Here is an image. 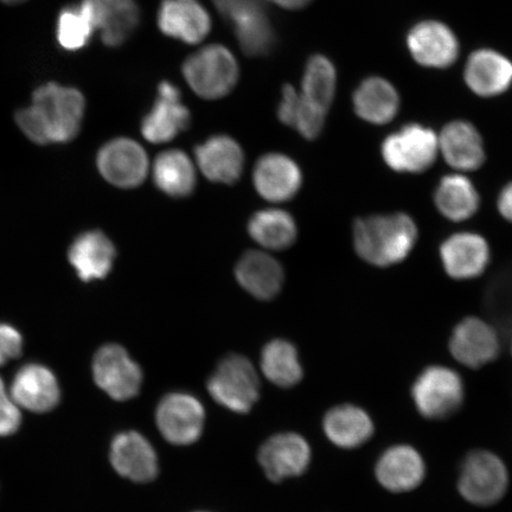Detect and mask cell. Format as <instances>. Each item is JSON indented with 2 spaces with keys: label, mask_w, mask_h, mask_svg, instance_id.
I'll list each match as a JSON object with an SVG mask.
<instances>
[{
  "label": "cell",
  "mask_w": 512,
  "mask_h": 512,
  "mask_svg": "<svg viewBox=\"0 0 512 512\" xmlns=\"http://www.w3.org/2000/svg\"><path fill=\"white\" fill-rule=\"evenodd\" d=\"M85 110L78 89L49 82L36 89L31 106L16 114V123L32 143L63 144L78 136Z\"/></svg>",
  "instance_id": "obj_1"
},
{
  "label": "cell",
  "mask_w": 512,
  "mask_h": 512,
  "mask_svg": "<svg viewBox=\"0 0 512 512\" xmlns=\"http://www.w3.org/2000/svg\"><path fill=\"white\" fill-rule=\"evenodd\" d=\"M418 240V224L402 211L362 216L352 224V246L358 258L379 268L401 264Z\"/></svg>",
  "instance_id": "obj_2"
},
{
  "label": "cell",
  "mask_w": 512,
  "mask_h": 512,
  "mask_svg": "<svg viewBox=\"0 0 512 512\" xmlns=\"http://www.w3.org/2000/svg\"><path fill=\"white\" fill-rule=\"evenodd\" d=\"M183 75L198 96L214 100L233 91L239 66L226 47L214 44L189 56L183 64Z\"/></svg>",
  "instance_id": "obj_3"
},
{
  "label": "cell",
  "mask_w": 512,
  "mask_h": 512,
  "mask_svg": "<svg viewBox=\"0 0 512 512\" xmlns=\"http://www.w3.org/2000/svg\"><path fill=\"white\" fill-rule=\"evenodd\" d=\"M439 153L438 136L431 128L411 124L390 134L381 146L383 162L398 174L419 175L431 169Z\"/></svg>",
  "instance_id": "obj_4"
},
{
  "label": "cell",
  "mask_w": 512,
  "mask_h": 512,
  "mask_svg": "<svg viewBox=\"0 0 512 512\" xmlns=\"http://www.w3.org/2000/svg\"><path fill=\"white\" fill-rule=\"evenodd\" d=\"M412 398L416 409L426 419L450 418L463 406V379L451 368L428 367L416 377L412 387Z\"/></svg>",
  "instance_id": "obj_5"
},
{
  "label": "cell",
  "mask_w": 512,
  "mask_h": 512,
  "mask_svg": "<svg viewBox=\"0 0 512 512\" xmlns=\"http://www.w3.org/2000/svg\"><path fill=\"white\" fill-rule=\"evenodd\" d=\"M509 485V473L503 460L496 454L473 451L460 469L458 489L467 502L489 507L501 501Z\"/></svg>",
  "instance_id": "obj_6"
},
{
  "label": "cell",
  "mask_w": 512,
  "mask_h": 512,
  "mask_svg": "<svg viewBox=\"0 0 512 512\" xmlns=\"http://www.w3.org/2000/svg\"><path fill=\"white\" fill-rule=\"evenodd\" d=\"M260 382L251 361L230 355L208 381V392L219 405L235 413H248L259 399Z\"/></svg>",
  "instance_id": "obj_7"
},
{
  "label": "cell",
  "mask_w": 512,
  "mask_h": 512,
  "mask_svg": "<svg viewBox=\"0 0 512 512\" xmlns=\"http://www.w3.org/2000/svg\"><path fill=\"white\" fill-rule=\"evenodd\" d=\"M93 375L96 384L117 401L133 399L143 383L142 369L117 344H107L96 352Z\"/></svg>",
  "instance_id": "obj_8"
},
{
  "label": "cell",
  "mask_w": 512,
  "mask_h": 512,
  "mask_svg": "<svg viewBox=\"0 0 512 512\" xmlns=\"http://www.w3.org/2000/svg\"><path fill=\"white\" fill-rule=\"evenodd\" d=\"M204 408L194 396L174 393L160 401L157 408V426L169 443L190 445L200 439L203 427Z\"/></svg>",
  "instance_id": "obj_9"
},
{
  "label": "cell",
  "mask_w": 512,
  "mask_h": 512,
  "mask_svg": "<svg viewBox=\"0 0 512 512\" xmlns=\"http://www.w3.org/2000/svg\"><path fill=\"white\" fill-rule=\"evenodd\" d=\"M448 348L463 366L478 369L492 363L501 352L494 326L478 317H466L454 326Z\"/></svg>",
  "instance_id": "obj_10"
},
{
  "label": "cell",
  "mask_w": 512,
  "mask_h": 512,
  "mask_svg": "<svg viewBox=\"0 0 512 512\" xmlns=\"http://www.w3.org/2000/svg\"><path fill=\"white\" fill-rule=\"evenodd\" d=\"M441 265L454 280H472L489 267L491 248L483 235L473 232L454 233L439 247Z\"/></svg>",
  "instance_id": "obj_11"
},
{
  "label": "cell",
  "mask_w": 512,
  "mask_h": 512,
  "mask_svg": "<svg viewBox=\"0 0 512 512\" xmlns=\"http://www.w3.org/2000/svg\"><path fill=\"white\" fill-rule=\"evenodd\" d=\"M98 168L107 182L115 187L130 189L144 182L149 171V159L137 142L118 138L99 151Z\"/></svg>",
  "instance_id": "obj_12"
},
{
  "label": "cell",
  "mask_w": 512,
  "mask_h": 512,
  "mask_svg": "<svg viewBox=\"0 0 512 512\" xmlns=\"http://www.w3.org/2000/svg\"><path fill=\"white\" fill-rule=\"evenodd\" d=\"M190 124V112L182 104V94L170 82L158 87V98L151 111L145 115L142 133L153 144L168 143Z\"/></svg>",
  "instance_id": "obj_13"
},
{
  "label": "cell",
  "mask_w": 512,
  "mask_h": 512,
  "mask_svg": "<svg viewBox=\"0 0 512 512\" xmlns=\"http://www.w3.org/2000/svg\"><path fill=\"white\" fill-rule=\"evenodd\" d=\"M311 462L307 441L294 433L274 435L259 451V463L274 483L303 475Z\"/></svg>",
  "instance_id": "obj_14"
},
{
  "label": "cell",
  "mask_w": 512,
  "mask_h": 512,
  "mask_svg": "<svg viewBox=\"0 0 512 512\" xmlns=\"http://www.w3.org/2000/svg\"><path fill=\"white\" fill-rule=\"evenodd\" d=\"M409 53L421 66L448 68L457 61L459 43L447 25L437 21L416 24L407 37Z\"/></svg>",
  "instance_id": "obj_15"
},
{
  "label": "cell",
  "mask_w": 512,
  "mask_h": 512,
  "mask_svg": "<svg viewBox=\"0 0 512 512\" xmlns=\"http://www.w3.org/2000/svg\"><path fill=\"white\" fill-rule=\"evenodd\" d=\"M81 4L107 47H120L138 28L140 11L136 0H82Z\"/></svg>",
  "instance_id": "obj_16"
},
{
  "label": "cell",
  "mask_w": 512,
  "mask_h": 512,
  "mask_svg": "<svg viewBox=\"0 0 512 512\" xmlns=\"http://www.w3.org/2000/svg\"><path fill=\"white\" fill-rule=\"evenodd\" d=\"M59 382L53 371L31 363L18 370L11 386V399L18 407L34 413H47L59 405Z\"/></svg>",
  "instance_id": "obj_17"
},
{
  "label": "cell",
  "mask_w": 512,
  "mask_h": 512,
  "mask_svg": "<svg viewBox=\"0 0 512 512\" xmlns=\"http://www.w3.org/2000/svg\"><path fill=\"white\" fill-rule=\"evenodd\" d=\"M253 179L259 194L271 202L291 200L303 183L297 163L281 153L261 157L255 165Z\"/></svg>",
  "instance_id": "obj_18"
},
{
  "label": "cell",
  "mask_w": 512,
  "mask_h": 512,
  "mask_svg": "<svg viewBox=\"0 0 512 512\" xmlns=\"http://www.w3.org/2000/svg\"><path fill=\"white\" fill-rule=\"evenodd\" d=\"M111 462L120 476L137 483L150 482L158 473L155 448L137 432L121 433L114 438Z\"/></svg>",
  "instance_id": "obj_19"
},
{
  "label": "cell",
  "mask_w": 512,
  "mask_h": 512,
  "mask_svg": "<svg viewBox=\"0 0 512 512\" xmlns=\"http://www.w3.org/2000/svg\"><path fill=\"white\" fill-rule=\"evenodd\" d=\"M375 473L383 488L401 494L418 488L426 476V465L414 447L395 445L382 454Z\"/></svg>",
  "instance_id": "obj_20"
},
{
  "label": "cell",
  "mask_w": 512,
  "mask_h": 512,
  "mask_svg": "<svg viewBox=\"0 0 512 512\" xmlns=\"http://www.w3.org/2000/svg\"><path fill=\"white\" fill-rule=\"evenodd\" d=\"M439 152L446 163L460 172L476 171L485 163V149L477 128L467 121L447 124L438 136Z\"/></svg>",
  "instance_id": "obj_21"
},
{
  "label": "cell",
  "mask_w": 512,
  "mask_h": 512,
  "mask_svg": "<svg viewBox=\"0 0 512 512\" xmlns=\"http://www.w3.org/2000/svg\"><path fill=\"white\" fill-rule=\"evenodd\" d=\"M164 35L189 44L200 43L210 32V17L197 0H164L158 12Z\"/></svg>",
  "instance_id": "obj_22"
},
{
  "label": "cell",
  "mask_w": 512,
  "mask_h": 512,
  "mask_svg": "<svg viewBox=\"0 0 512 512\" xmlns=\"http://www.w3.org/2000/svg\"><path fill=\"white\" fill-rule=\"evenodd\" d=\"M464 76L473 93L490 98L511 86L512 63L495 50L480 49L467 60Z\"/></svg>",
  "instance_id": "obj_23"
},
{
  "label": "cell",
  "mask_w": 512,
  "mask_h": 512,
  "mask_svg": "<svg viewBox=\"0 0 512 512\" xmlns=\"http://www.w3.org/2000/svg\"><path fill=\"white\" fill-rule=\"evenodd\" d=\"M197 164L210 181L232 184L243 171L245 156L238 143L228 136H214L198 145L195 151Z\"/></svg>",
  "instance_id": "obj_24"
},
{
  "label": "cell",
  "mask_w": 512,
  "mask_h": 512,
  "mask_svg": "<svg viewBox=\"0 0 512 512\" xmlns=\"http://www.w3.org/2000/svg\"><path fill=\"white\" fill-rule=\"evenodd\" d=\"M68 258L83 281L104 279L111 272L115 247L101 232H87L78 236L70 246Z\"/></svg>",
  "instance_id": "obj_25"
},
{
  "label": "cell",
  "mask_w": 512,
  "mask_h": 512,
  "mask_svg": "<svg viewBox=\"0 0 512 512\" xmlns=\"http://www.w3.org/2000/svg\"><path fill=\"white\" fill-rule=\"evenodd\" d=\"M435 208L446 220L465 222L480 208V195L470 178L452 174L440 179L433 194Z\"/></svg>",
  "instance_id": "obj_26"
},
{
  "label": "cell",
  "mask_w": 512,
  "mask_h": 512,
  "mask_svg": "<svg viewBox=\"0 0 512 512\" xmlns=\"http://www.w3.org/2000/svg\"><path fill=\"white\" fill-rule=\"evenodd\" d=\"M236 279L254 297L267 300L280 292L284 270L279 262L262 252H248L236 266Z\"/></svg>",
  "instance_id": "obj_27"
},
{
  "label": "cell",
  "mask_w": 512,
  "mask_h": 512,
  "mask_svg": "<svg viewBox=\"0 0 512 512\" xmlns=\"http://www.w3.org/2000/svg\"><path fill=\"white\" fill-rule=\"evenodd\" d=\"M374 422L363 408L342 405L332 408L324 419V432L331 443L342 448H356L373 437Z\"/></svg>",
  "instance_id": "obj_28"
},
{
  "label": "cell",
  "mask_w": 512,
  "mask_h": 512,
  "mask_svg": "<svg viewBox=\"0 0 512 512\" xmlns=\"http://www.w3.org/2000/svg\"><path fill=\"white\" fill-rule=\"evenodd\" d=\"M400 98L392 83L382 78L364 80L354 94L355 112L374 125L388 124L398 114Z\"/></svg>",
  "instance_id": "obj_29"
},
{
  "label": "cell",
  "mask_w": 512,
  "mask_h": 512,
  "mask_svg": "<svg viewBox=\"0 0 512 512\" xmlns=\"http://www.w3.org/2000/svg\"><path fill=\"white\" fill-rule=\"evenodd\" d=\"M153 179L159 190L169 196H188L196 184L194 165L183 151H165L153 165Z\"/></svg>",
  "instance_id": "obj_30"
},
{
  "label": "cell",
  "mask_w": 512,
  "mask_h": 512,
  "mask_svg": "<svg viewBox=\"0 0 512 512\" xmlns=\"http://www.w3.org/2000/svg\"><path fill=\"white\" fill-rule=\"evenodd\" d=\"M249 234L266 248L285 249L297 239V224L284 210L268 209L256 213L248 224Z\"/></svg>",
  "instance_id": "obj_31"
},
{
  "label": "cell",
  "mask_w": 512,
  "mask_h": 512,
  "mask_svg": "<svg viewBox=\"0 0 512 512\" xmlns=\"http://www.w3.org/2000/svg\"><path fill=\"white\" fill-rule=\"evenodd\" d=\"M326 114L319 108L307 104L297 89L291 85L283 88L278 108L281 123L294 128L306 139H316L322 133Z\"/></svg>",
  "instance_id": "obj_32"
},
{
  "label": "cell",
  "mask_w": 512,
  "mask_h": 512,
  "mask_svg": "<svg viewBox=\"0 0 512 512\" xmlns=\"http://www.w3.org/2000/svg\"><path fill=\"white\" fill-rule=\"evenodd\" d=\"M261 369L267 379L279 387H293L303 379L298 351L283 339L266 345L261 355Z\"/></svg>",
  "instance_id": "obj_33"
},
{
  "label": "cell",
  "mask_w": 512,
  "mask_h": 512,
  "mask_svg": "<svg viewBox=\"0 0 512 512\" xmlns=\"http://www.w3.org/2000/svg\"><path fill=\"white\" fill-rule=\"evenodd\" d=\"M337 85V74L334 64L325 56H312L307 62L303 85L302 98L312 106L325 113L334 101Z\"/></svg>",
  "instance_id": "obj_34"
},
{
  "label": "cell",
  "mask_w": 512,
  "mask_h": 512,
  "mask_svg": "<svg viewBox=\"0 0 512 512\" xmlns=\"http://www.w3.org/2000/svg\"><path fill=\"white\" fill-rule=\"evenodd\" d=\"M95 28L85 6H67L61 11L57 21V41L68 51H78L87 47Z\"/></svg>",
  "instance_id": "obj_35"
},
{
  "label": "cell",
  "mask_w": 512,
  "mask_h": 512,
  "mask_svg": "<svg viewBox=\"0 0 512 512\" xmlns=\"http://www.w3.org/2000/svg\"><path fill=\"white\" fill-rule=\"evenodd\" d=\"M236 37L243 53L249 56H265L275 47V31L270 17L266 14L234 25Z\"/></svg>",
  "instance_id": "obj_36"
},
{
  "label": "cell",
  "mask_w": 512,
  "mask_h": 512,
  "mask_svg": "<svg viewBox=\"0 0 512 512\" xmlns=\"http://www.w3.org/2000/svg\"><path fill=\"white\" fill-rule=\"evenodd\" d=\"M213 3L233 27L253 17L266 14L262 0H213Z\"/></svg>",
  "instance_id": "obj_37"
},
{
  "label": "cell",
  "mask_w": 512,
  "mask_h": 512,
  "mask_svg": "<svg viewBox=\"0 0 512 512\" xmlns=\"http://www.w3.org/2000/svg\"><path fill=\"white\" fill-rule=\"evenodd\" d=\"M23 338L19 331L9 324H0V367L21 356Z\"/></svg>",
  "instance_id": "obj_38"
},
{
  "label": "cell",
  "mask_w": 512,
  "mask_h": 512,
  "mask_svg": "<svg viewBox=\"0 0 512 512\" xmlns=\"http://www.w3.org/2000/svg\"><path fill=\"white\" fill-rule=\"evenodd\" d=\"M22 414L14 400L0 405V437H10L21 427Z\"/></svg>",
  "instance_id": "obj_39"
},
{
  "label": "cell",
  "mask_w": 512,
  "mask_h": 512,
  "mask_svg": "<svg viewBox=\"0 0 512 512\" xmlns=\"http://www.w3.org/2000/svg\"><path fill=\"white\" fill-rule=\"evenodd\" d=\"M497 209L504 220L512 223V181L505 184L497 197Z\"/></svg>",
  "instance_id": "obj_40"
},
{
  "label": "cell",
  "mask_w": 512,
  "mask_h": 512,
  "mask_svg": "<svg viewBox=\"0 0 512 512\" xmlns=\"http://www.w3.org/2000/svg\"><path fill=\"white\" fill-rule=\"evenodd\" d=\"M270 2L281 6V8L297 10L311 3V0H270Z\"/></svg>",
  "instance_id": "obj_41"
},
{
  "label": "cell",
  "mask_w": 512,
  "mask_h": 512,
  "mask_svg": "<svg viewBox=\"0 0 512 512\" xmlns=\"http://www.w3.org/2000/svg\"><path fill=\"white\" fill-rule=\"evenodd\" d=\"M9 400H11L10 395L6 392L4 381L2 377H0V405H3V403Z\"/></svg>",
  "instance_id": "obj_42"
},
{
  "label": "cell",
  "mask_w": 512,
  "mask_h": 512,
  "mask_svg": "<svg viewBox=\"0 0 512 512\" xmlns=\"http://www.w3.org/2000/svg\"><path fill=\"white\" fill-rule=\"evenodd\" d=\"M2 2L10 5L19 4L24 2V0H2Z\"/></svg>",
  "instance_id": "obj_43"
},
{
  "label": "cell",
  "mask_w": 512,
  "mask_h": 512,
  "mask_svg": "<svg viewBox=\"0 0 512 512\" xmlns=\"http://www.w3.org/2000/svg\"><path fill=\"white\" fill-rule=\"evenodd\" d=\"M511 354H512V339H511Z\"/></svg>",
  "instance_id": "obj_44"
}]
</instances>
